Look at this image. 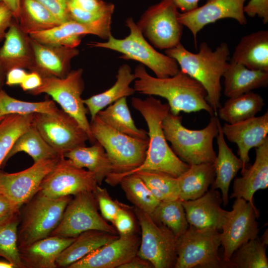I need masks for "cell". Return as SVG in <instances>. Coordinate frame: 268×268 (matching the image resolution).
I'll return each mask as SVG.
<instances>
[{
	"instance_id": "1",
	"label": "cell",
	"mask_w": 268,
	"mask_h": 268,
	"mask_svg": "<svg viewBox=\"0 0 268 268\" xmlns=\"http://www.w3.org/2000/svg\"><path fill=\"white\" fill-rule=\"evenodd\" d=\"M132 105L144 118L148 131V145L145 158L137 168L112 180L109 185L115 186L124 176L140 171L163 172L178 177L190 167L181 160L169 146L165 138L162 123L169 113L168 103L149 96L145 99L133 97Z\"/></svg>"
},
{
	"instance_id": "2",
	"label": "cell",
	"mask_w": 268,
	"mask_h": 268,
	"mask_svg": "<svg viewBox=\"0 0 268 268\" xmlns=\"http://www.w3.org/2000/svg\"><path fill=\"white\" fill-rule=\"evenodd\" d=\"M134 74L136 78L134 87L135 91L166 99L172 114L205 111L210 116L215 115L206 100L207 93L204 87L180 69L173 76L158 78L149 74L144 66L139 64L135 67Z\"/></svg>"
},
{
	"instance_id": "3",
	"label": "cell",
	"mask_w": 268,
	"mask_h": 268,
	"mask_svg": "<svg viewBox=\"0 0 268 268\" xmlns=\"http://www.w3.org/2000/svg\"><path fill=\"white\" fill-rule=\"evenodd\" d=\"M168 56L174 59L180 70L197 80L205 88L206 100L212 108L214 115L221 106V78L227 67L230 51L227 44L223 42L214 51L206 42H202L197 53L190 52L180 43L165 50Z\"/></svg>"
},
{
	"instance_id": "4",
	"label": "cell",
	"mask_w": 268,
	"mask_h": 268,
	"mask_svg": "<svg viewBox=\"0 0 268 268\" xmlns=\"http://www.w3.org/2000/svg\"><path fill=\"white\" fill-rule=\"evenodd\" d=\"M219 120L211 116L208 124L201 130H190L182 123V116L170 112L162 121V126L167 141L176 155L189 165L213 163L216 158L213 142L218 133Z\"/></svg>"
},
{
	"instance_id": "5",
	"label": "cell",
	"mask_w": 268,
	"mask_h": 268,
	"mask_svg": "<svg viewBox=\"0 0 268 268\" xmlns=\"http://www.w3.org/2000/svg\"><path fill=\"white\" fill-rule=\"evenodd\" d=\"M90 129L94 139L105 149L112 165L113 172L105 179L107 183L134 170L144 161L148 139L136 138L119 132L103 122L97 115L91 120Z\"/></svg>"
},
{
	"instance_id": "6",
	"label": "cell",
	"mask_w": 268,
	"mask_h": 268,
	"mask_svg": "<svg viewBox=\"0 0 268 268\" xmlns=\"http://www.w3.org/2000/svg\"><path fill=\"white\" fill-rule=\"evenodd\" d=\"M129 34L123 39H117L111 34L106 42H90L92 48H104L120 53V58L139 62L150 68L158 78L175 75L180 70L177 62L173 58L156 51L146 40L136 23L132 17L126 21Z\"/></svg>"
},
{
	"instance_id": "7",
	"label": "cell",
	"mask_w": 268,
	"mask_h": 268,
	"mask_svg": "<svg viewBox=\"0 0 268 268\" xmlns=\"http://www.w3.org/2000/svg\"><path fill=\"white\" fill-rule=\"evenodd\" d=\"M72 197L51 198L38 192L26 203L17 230L18 249L50 236Z\"/></svg>"
},
{
	"instance_id": "8",
	"label": "cell",
	"mask_w": 268,
	"mask_h": 268,
	"mask_svg": "<svg viewBox=\"0 0 268 268\" xmlns=\"http://www.w3.org/2000/svg\"><path fill=\"white\" fill-rule=\"evenodd\" d=\"M221 233L215 228H197L189 225L177 240L174 268H226L219 256Z\"/></svg>"
},
{
	"instance_id": "9",
	"label": "cell",
	"mask_w": 268,
	"mask_h": 268,
	"mask_svg": "<svg viewBox=\"0 0 268 268\" xmlns=\"http://www.w3.org/2000/svg\"><path fill=\"white\" fill-rule=\"evenodd\" d=\"M83 69L70 71L64 77H42V83L38 88L29 91L33 95L46 94L56 102L62 110L74 118L86 132L89 141L94 143L87 114L88 110L83 102L81 95L84 88L82 78Z\"/></svg>"
},
{
	"instance_id": "10",
	"label": "cell",
	"mask_w": 268,
	"mask_h": 268,
	"mask_svg": "<svg viewBox=\"0 0 268 268\" xmlns=\"http://www.w3.org/2000/svg\"><path fill=\"white\" fill-rule=\"evenodd\" d=\"M133 211L141 232L137 255L149 262L154 268H174L177 238L149 214L135 207Z\"/></svg>"
},
{
	"instance_id": "11",
	"label": "cell",
	"mask_w": 268,
	"mask_h": 268,
	"mask_svg": "<svg viewBox=\"0 0 268 268\" xmlns=\"http://www.w3.org/2000/svg\"><path fill=\"white\" fill-rule=\"evenodd\" d=\"M98 209L93 192H84L73 196L67 204L59 225L51 235L76 238L91 230L118 234L114 226L99 213Z\"/></svg>"
},
{
	"instance_id": "12",
	"label": "cell",
	"mask_w": 268,
	"mask_h": 268,
	"mask_svg": "<svg viewBox=\"0 0 268 268\" xmlns=\"http://www.w3.org/2000/svg\"><path fill=\"white\" fill-rule=\"evenodd\" d=\"M179 12L168 0H161L145 10L136 23L144 37L155 47L169 49L180 43L183 25Z\"/></svg>"
},
{
	"instance_id": "13",
	"label": "cell",
	"mask_w": 268,
	"mask_h": 268,
	"mask_svg": "<svg viewBox=\"0 0 268 268\" xmlns=\"http://www.w3.org/2000/svg\"><path fill=\"white\" fill-rule=\"evenodd\" d=\"M32 124L45 141L60 155L89 140L86 132L70 115L58 109L55 113L33 114Z\"/></svg>"
},
{
	"instance_id": "14",
	"label": "cell",
	"mask_w": 268,
	"mask_h": 268,
	"mask_svg": "<svg viewBox=\"0 0 268 268\" xmlns=\"http://www.w3.org/2000/svg\"><path fill=\"white\" fill-rule=\"evenodd\" d=\"M259 216V210L255 205L242 198L235 199L220 233L224 261L227 263L236 250L258 236Z\"/></svg>"
},
{
	"instance_id": "15",
	"label": "cell",
	"mask_w": 268,
	"mask_h": 268,
	"mask_svg": "<svg viewBox=\"0 0 268 268\" xmlns=\"http://www.w3.org/2000/svg\"><path fill=\"white\" fill-rule=\"evenodd\" d=\"M98 185L90 172L74 166L62 155L43 179L38 192L49 198H58L93 192Z\"/></svg>"
},
{
	"instance_id": "16",
	"label": "cell",
	"mask_w": 268,
	"mask_h": 268,
	"mask_svg": "<svg viewBox=\"0 0 268 268\" xmlns=\"http://www.w3.org/2000/svg\"><path fill=\"white\" fill-rule=\"evenodd\" d=\"M60 156L41 160L18 172H0V194L21 208L38 193L43 179Z\"/></svg>"
},
{
	"instance_id": "17",
	"label": "cell",
	"mask_w": 268,
	"mask_h": 268,
	"mask_svg": "<svg viewBox=\"0 0 268 268\" xmlns=\"http://www.w3.org/2000/svg\"><path fill=\"white\" fill-rule=\"evenodd\" d=\"M247 0H207L205 4L187 12L179 13V19L192 32L197 46L198 32L205 26L224 18H232L245 25L247 19L243 10Z\"/></svg>"
},
{
	"instance_id": "18",
	"label": "cell",
	"mask_w": 268,
	"mask_h": 268,
	"mask_svg": "<svg viewBox=\"0 0 268 268\" xmlns=\"http://www.w3.org/2000/svg\"><path fill=\"white\" fill-rule=\"evenodd\" d=\"M111 19L106 18L86 23L69 20L47 30L33 32L28 35L43 44L76 48L81 38L87 34L107 40L111 34Z\"/></svg>"
},
{
	"instance_id": "19",
	"label": "cell",
	"mask_w": 268,
	"mask_h": 268,
	"mask_svg": "<svg viewBox=\"0 0 268 268\" xmlns=\"http://www.w3.org/2000/svg\"><path fill=\"white\" fill-rule=\"evenodd\" d=\"M140 242V238L136 233L119 235L67 268H120L137 254Z\"/></svg>"
},
{
	"instance_id": "20",
	"label": "cell",
	"mask_w": 268,
	"mask_h": 268,
	"mask_svg": "<svg viewBox=\"0 0 268 268\" xmlns=\"http://www.w3.org/2000/svg\"><path fill=\"white\" fill-rule=\"evenodd\" d=\"M221 128L227 139L237 144V153L243 164V171L249 166L250 150L268 139V111L262 116L235 124L225 123Z\"/></svg>"
},
{
	"instance_id": "21",
	"label": "cell",
	"mask_w": 268,
	"mask_h": 268,
	"mask_svg": "<svg viewBox=\"0 0 268 268\" xmlns=\"http://www.w3.org/2000/svg\"><path fill=\"white\" fill-rule=\"evenodd\" d=\"M33 55L31 71L41 76L65 77L70 71L72 59L79 54L76 48L41 43L29 36Z\"/></svg>"
},
{
	"instance_id": "22",
	"label": "cell",
	"mask_w": 268,
	"mask_h": 268,
	"mask_svg": "<svg viewBox=\"0 0 268 268\" xmlns=\"http://www.w3.org/2000/svg\"><path fill=\"white\" fill-rule=\"evenodd\" d=\"M221 195L211 189L201 197L182 201L189 225L197 228L208 227L221 230L229 211L222 209Z\"/></svg>"
},
{
	"instance_id": "23",
	"label": "cell",
	"mask_w": 268,
	"mask_h": 268,
	"mask_svg": "<svg viewBox=\"0 0 268 268\" xmlns=\"http://www.w3.org/2000/svg\"><path fill=\"white\" fill-rule=\"evenodd\" d=\"M255 149L254 163L241 171V177L234 179L230 196V199L242 198L253 205L255 193L268 187V139Z\"/></svg>"
},
{
	"instance_id": "24",
	"label": "cell",
	"mask_w": 268,
	"mask_h": 268,
	"mask_svg": "<svg viewBox=\"0 0 268 268\" xmlns=\"http://www.w3.org/2000/svg\"><path fill=\"white\" fill-rule=\"evenodd\" d=\"M28 38L29 35L22 31L17 22H12L0 48V66L5 75L13 68L31 70L33 55Z\"/></svg>"
},
{
	"instance_id": "25",
	"label": "cell",
	"mask_w": 268,
	"mask_h": 268,
	"mask_svg": "<svg viewBox=\"0 0 268 268\" xmlns=\"http://www.w3.org/2000/svg\"><path fill=\"white\" fill-rule=\"evenodd\" d=\"M75 239L51 235L19 248L21 261L25 268H56L60 254Z\"/></svg>"
},
{
	"instance_id": "26",
	"label": "cell",
	"mask_w": 268,
	"mask_h": 268,
	"mask_svg": "<svg viewBox=\"0 0 268 268\" xmlns=\"http://www.w3.org/2000/svg\"><path fill=\"white\" fill-rule=\"evenodd\" d=\"M216 138L218 154L213 163L215 177L211 189L220 190L222 203L225 206L229 202L228 191L230 185L238 171L243 169V164L228 146L220 122L218 124V133Z\"/></svg>"
},
{
	"instance_id": "27",
	"label": "cell",
	"mask_w": 268,
	"mask_h": 268,
	"mask_svg": "<svg viewBox=\"0 0 268 268\" xmlns=\"http://www.w3.org/2000/svg\"><path fill=\"white\" fill-rule=\"evenodd\" d=\"M230 62L251 69L268 71V31L261 30L242 37Z\"/></svg>"
},
{
	"instance_id": "28",
	"label": "cell",
	"mask_w": 268,
	"mask_h": 268,
	"mask_svg": "<svg viewBox=\"0 0 268 268\" xmlns=\"http://www.w3.org/2000/svg\"><path fill=\"white\" fill-rule=\"evenodd\" d=\"M223 77L224 94L229 98L268 85V71L251 69L235 62L228 63Z\"/></svg>"
},
{
	"instance_id": "29",
	"label": "cell",
	"mask_w": 268,
	"mask_h": 268,
	"mask_svg": "<svg viewBox=\"0 0 268 268\" xmlns=\"http://www.w3.org/2000/svg\"><path fill=\"white\" fill-rule=\"evenodd\" d=\"M64 156L74 166L87 169L99 186L113 172L110 160L103 146L97 141L89 147H77L64 154Z\"/></svg>"
},
{
	"instance_id": "30",
	"label": "cell",
	"mask_w": 268,
	"mask_h": 268,
	"mask_svg": "<svg viewBox=\"0 0 268 268\" xmlns=\"http://www.w3.org/2000/svg\"><path fill=\"white\" fill-rule=\"evenodd\" d=\"M134 73L127 64L121 65L117 72L116 81L110 88L89 98L83 99V102L93 119L98 112L123 97L133 95L135 91L130 86L136 79Z\"/></svg>"
},
{
	"instance_id": "31",
	"label": "cell",
	"mask_w": 268,
	"mask_h": 268,
	"mask_svg": "<svg viewBox=\"0 0 268 268\" xmlns=\"http://www.w3.org/2000/svg\"><path fill=\"white\" fill-rule=\"evenodd\" d=\"M119 237L118 234L91 230L85 231L60 254L56 261L57 267L68 268L93 251L107 244Z\"/></svg>"
},
{
	"instance_id": "32",
	"label": "cell",
	"mask_w": 268,
	"mask_h": 268,
	"mask_svg": "<svg viewBox=\"0 0 268 268\" xmlns=\"http://www.w3.org/2000/svg\"><path fill=\"white\" fill-rule=\"evenodd\" d=\"M215 177L212 163L190 165L189 168L177 177L179 188V199L193 200L203 195L212 184Z\"/></svg>"
},
{
	"instance_id": "33",
	"label": "cell",
	"mask_w": 268,
	"mask_h": 268,
	"mask_svg": "<svg viewBox=\"0 0 268 268\" xmlns=\"http://www.w3.org/2000/svg\"><path fill=\"white\" fill-rule=\"evenodd\" d=\"M264 105L263 98L250 91L229 98L218 109L217 116L226 123L233 124L255 117Z\"/></svg>"
},
{
	"instance_id": "34",
	"label": "cell",
	"mask_w": 268,
	"mask_h": 268,
	"mask_svg": "<svg viewBox=\"0 0 268 268\" xmlns=\"http://www.w3.org/2000/svg\"><path fill=\"white\" fill-rule=\"evenodd\" d=\"M108 126L132 137L147 139V132L137 128L129 110L127 97H123L101 110L97 115Z\"/></svg>"
},
{
	"instance_id": "35",
	"label": "cell",
	"mask_w": 268,
	"mask_h": 268,
	"mask_svg": "<svg viewBox=\"0 0 268 268\" xmlns=\"http://www.w3.org/2000/svg\"><path fill=\"white\" fill-rule=\"evenodd\" d=\"M25 34L47 30L61 22L37 0H21L20 15L17 21Z\"/></svg>"
},
{
	"instance_id": "36",
	"label": "cell",
	"mask_w": 268,
	"mask_h": 268,
	"mask_svg": "<svg viewBox=\"0 0 268 268\" xmlns=\"http://www.w3.org/2000/svg\"><path fill=\"white\" fill-rule=\"evenodd\" d=\"M20 152H24L30 156L34 163L61 156L45 141L33 124L18 138L6 157L2 167L11 157Z\"/></svg>"
},
{
	"instance_id": "37",
	"label": "cell",
	"mask_w": 268,
	"mask_h": 268,
	"mask_svg": "<svg viewBox=\"0 0 268 268\" xmlns=\"http://www.w3.org/2000/svg\"><path fill=\"white\" fill-rule=\"evenodd\" d=\"M267 245L259 236L249 240L233 252L227 263L228 268H268Z\"/></svg>"
},
{
	"instance_id": "38",
	"label": "cell",
	"mask_w": 268,
	"mask_h": 268,
	"mask_svg": "<svg viewBox=\"0 0 268 268\" xmlns=\"http://www.w3.org/2000/svg\"><path fill=\"white\" fill-rule=\"evenodd\" d=\"M71 20L81 23H92L112 18L115 6L103 0H68Z\"/></svg>"
},
{
	"instance_id": "39",
	"label": "cell",
	"mask_w": 268,
	"mask_h": 268,
	"mask_svg": "<svg viewBox=\"0 0 268 268\" xmlns=\"http://www.w3.org/2000/svg\"><path fill=\"white\" fill-rule=\"evenodd\" d=\"M33 114H9L0 121V169L14 144L32 125Z\"/></svg>"
},
{
	"instance_id": "40",
	"label": "cell",
	"mask_w": 268,
	"mask_h": 268,
	"mask_svg": "<svg viewBox=\"0 0 268 268\" xmlns=\"http://www.w3.org/2000/svg\"><path fill=\"white\" fill-rule=\"evenodd\" d=\"M128 200L135 207L151 215L160 202L137 175L132 174L123 177L119 181Z\"/></svg>"
},
{
	"instance_id": "41",
	"label": "cell",
	"mask_w": 268,
	"mask_h": 268,
	"mask_svg": "<svg viewBox=\"0 0 268 268\" xmlns=\"http://www.w3.org/2000/svg\"><path fill=\"white\" fill-rule=\"evenodd\" d=\"M152 219L169 229L178 238L189 226L182 201L179 199L160 201L153 213Z\"/></svg>"
},
{
	"instance_id": "42",
	"label": "cell",
	"mask_w": 268,
	"mask_h": 268,
	"mask_svg": "<svg viewBox=\"0 0 268 268\" xmlns=\"http://www.w3.org/2000/svg\"><path fill=\"white\" fill-rule=\"evenodd\" d=\"M20 221V211L0 221V257L11 263L15 268H25L20 259L17 243Z\"/></svg>"
},
{
	"instance_id": "43",
	"label": "cell",
	"mask_w": 268,
	"mask_h": 268,
	"mask_svg": "<svg viewBox=\"0 0 268 268\" xmlns=\"http://www.w3.org/2000/svg\"><path fill=\"white\" fill-rule=\"evenodd\" d=\"M134 174L143 180L152 194L160 201L179 199V188L176 177L167 173L154 171H140Z\"/></svg>"
},
{
	"instance_id": "44",
	"label": "cell",
	"mask_w": 268,
	"mask_h": 268,
	"mask_svg": "<svg viewBox=\"0 0 268 268\" xmlns=\"http://www.w3.org/2000/svg\"><path fill=\"white\" fill-rule=\"evenodd\" d=\"M59 108L53 100L28 102L9 96L0 87V115H30L35 113H55Z\"/></svg>"
},
{
	"instance_id": "45",
	"label": "cell",
	"mask_w": 268,
	"mask_h": 268,
	"mask_svg": "<svg viewBox=\"0 0 268 268\" xmlns=\"http://www.w3.org/2000/svg\"><path fill=\"white\" fill-rule=\"evenodd\" d=\"M93 193L97 200L101 215L112 224L120 208L121 202L117 200H114L107 189L100 187L99 185L96 187Z\"/></svg>"
},
{
	"instance_id": "46",
	"label": "cell",
	"mask_w": 268,
	"mask_h": 268,
	"mask_svg": "<svg viewBox=\"0 0 268 268\" xmlns=\"http://www.w3.org/2000/svg\"><path fill=\"white\" fill-rule=\"evenodd\" d=\"M131 210L129 206L121 202L120 208L112 224L119 236L136 233L135 214Z\"/></svg>"
},
{
	"instance_id": "47",
	"label": "cell",
	"mask_w": 268,
	"mask_h": 268,
	"mask_svg": "<svg viewBox=\"0 0 268 268\" xmlns=\"http://www.w3.org/2000/svg\"><path fill=\"white\" fill-rule=\"evenodd\" d=\"M46 7L61 22L71 20L68 13V0H37Z\"/></svg>"
},
{
	"instance_id": "48",
	"label": "cell",
	"mask_w": 268,
	"mask_h": 268,
	"mask_svg": "<svg viewBox=\"0 0 268 268\" xmlns=\"http://www.w3.org/2000/svg\"><path fill=\"white\" fill-rule=\"evenodd\" d=\"M243 10L249 16L257 15L264 24L268 23V0H250L244 5Z\"/></svg>"
},
{
	"instance_id": "49",
	"label": "cell",
	"mask_w": 268,
	"mask_h": 268,
	"mask_svg": "<svg viewBox=\"0 0 268 268\" xmlns=\"http://www.w3.org/2000/svg\"><path fill=\"white\" fill-rule=\"evenodd\" d=\"M12 13L7 5L0 1V40L4 38L6 32L11 24Z\"/></svg>"
},
{
	"instance_id": "50",
	"label": "cell",
	"mask_w": 268,
	"mask_h": 268,
	"mask_svg": "<svg viewBox=\"0 0 268 268\" xmlns=\"http://www.w3.org/2000/svg\"><path fill=\"white\" fill-rule=\"evenodd\" d=\"M20 208L0 194V221L20 211Z\"/></svg>"
},
{
	"instance_id": "51",
	"label": "cell",
	"mask_w": 268,
	"mask_h": 268,
	"mask_svg": "<svg viewBox=\"0 0 268 268\" xmlns=\"http://www.w3.org/2000/svg\"><path fill=\"white\" fill-rule=\"evenodd\" d=\"M42 83V76L38 72L31 71L27 73L20 86L23 91L29 92L39 87Z\"/></svg>"
},
{
	"instance_id": "52",
	"label": "cell",
	"mask_w": 268,
	"mask_h": 268,
	"mask_svg": "<svg viewBox=\"0 0 268 268\" xmlns=\"http://www.w3.org/2000/svg\"><path fill=\"white\" fill-rule=\"evenodd\" d=\"M27 74L23 68L18 67L12 68L6 73L5 84L8 86L20 85Z\"/></svg>"
},
{
	"instance_id": "53",
	"label": "cell",
	"mask_w": 268,
	"mask_h": 268,
	"mask_svg": "<svg viewBox=\"0 0 268 268\" xmlns=\"http://www.w3.org/2000/svg\"><path fill=\"white\" fill-rule=\"evenodd\" d=\"M120 268H153L152 264L137 254Z\"/></svg>"
},
{
	"instance_id": "54",
	"label": "cell",
	"mask_w": 268,
	"mask_h": 268,
	"mask_svg": "<svg viewBox=\"0 0 268 268\" xmlns=\"http://www.w3.org/2000/svg\"><path fill=\"white\" fill-rule=\"evenodd\" d=\"M182 12H187L197 8L200 0H168Z\"/></svg>"
},
{
	"instance_id": "55",
	"label": "cell",
	"mask_w": 268,
	"mask_h": 268,
	"mask_svg": "<svg viewBox=\"0 0 268 268\" xmlns=\"http://www.w3.org/2000/svg\"><path fill=\"white\" fill-rule=\"evenodd\" d=\"M4 3L12 13L16 22L20 15L21 0H0Z\"/></svg>"
},
{
	"instance_id": "56",
	"label": "cell",
	"mask_w": 268,
	"mask_h": 268,
	"mask_svg": "<svg viewBox=\"0 0 268 268\" xmlns=\"http://www.w3.org/2000/svg\"><path fill=\"white\" fill-rule=\"evenodd\" d=\"M0 268H15V267L7 260L0 261Z\"/></svg>"
},
{
	"instance_id": "57",
	"label": "cell",
	"mask_w": 268,
	"mask_h": 268,
	"mask_svg": "<svg viewBox=\"0 0 268 268\" xmlns=\"http://www.w3.org/2000/svg\"><path fill=\"white\" fill-rule=\"evenodd\" d=\"M5 74V72H4V71L3 70V69H2L1 67L0 66V83L2 81L3 75Z\"/></svg>"
},
{
	"instance_id": "58",
	"label": "cell",
	"mask_w": 268,
	"mask_h": 268,
	"mask_svg": "<svg viewBox=\"0 0 268 268\" xmlns=\"http://www.w3.org/2000/svg\"><path fill=\"white\" fill-rule=\"evenodd\" d=\"M4 116H2V115H0V121L1 120H2L3 119V118L4 117Z\"/></svg>"
}]
</instances>
